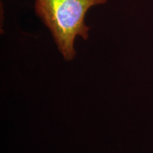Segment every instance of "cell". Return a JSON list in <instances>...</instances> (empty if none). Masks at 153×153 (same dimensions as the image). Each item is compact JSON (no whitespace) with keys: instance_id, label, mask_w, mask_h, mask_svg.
I'll return each instance as SVG.
<instances>
[{"instance_id":"obj_1","label":"cell","mask_w":153,"mask_h":153,"mask_svg":"<svg viewBox=\"0 0 153 153\" xmlns=\"http://www.w3.org/2000/svg\"><path fill=\"white\" fill-rule=\"evenodd\" d=\"M107 0H36V15L51 31L57 48L65 60H72L76 55L74 40L80 36L89 38V27L85 15L94 6Z\"/></svg>"}]
</instances>
